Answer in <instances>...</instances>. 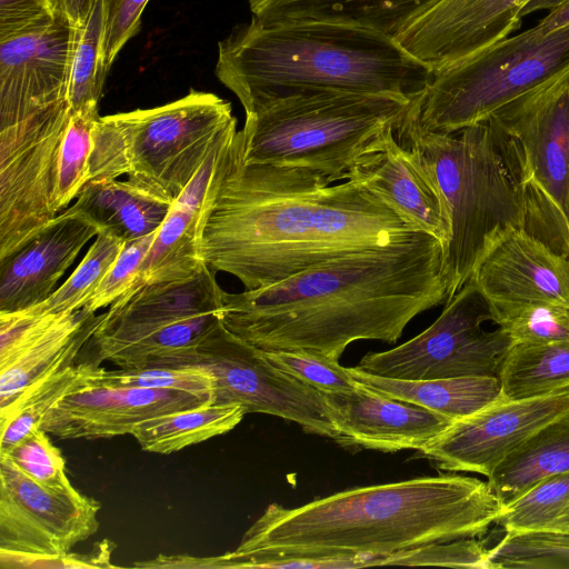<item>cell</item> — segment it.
Instances as JSON below:
<instances>
[{"label":"cell","instance_id":"6da1fadb","mask_svg":"<svg viewBox=\"0 0 569 569\" xmlns=\"http://www.w3.org/2000/svg\"><path fill=\"white\" fill-rule=\"evenodd\" d=\"M412 231L356 181L330 183L300 169L246 163L236 134L209 206L199 257L253 290Z\"/></svg>","mask_w":569,"mask_h":569},{"label":"cell","instance_id":"7a4b0ae2","mask_svg":"<svg viewBox=\"0 0 569 569\" xmlns=\"http://www.w3.org/2000/svg\"><path fill=\"white\" fill-rule=\"evenodd\" d=\"M446 300L442 243L412 231L268 287L224 291L222 322L261 350H303L339 361L357 340L397 342L413 318Z\"/></svg>","mask_w":569,"mask_h":569},{"label":"cell","instance_id":"3957f363","mask_svg":"<svg viewBox=\"0 0 569 569\" xmlns=\"http://www.w3.org/2000/svg\"><path fill=\"white\" fill-rule=\"evenodd\" d=\"M503 507L487 481L456 473L358 487L295 508L269 505L236 551L391 555L478 538Z\"/></svg>","mask_w":569,"mask_h":569},{"label":"cell","instance_id":"277c9868","mask_svg":"<svg viewBox=\"0 0 569 569\" xmlns=\"http://www.w3.org/2000/svg\"><path fill=\"white\" fill-rule=\"evenodd\" d=\"M433 71L393 37L352 24L297 20L237 24L218 43L214 74L246 114L279 99L325 92L416 101Z\"/></svg>","mask_w":569,"mask_h":569},{"label":"cell","instance_id":"5b68a950","mask_svg":"<svg viewBox=\"0 0 569 569\" xmlns=\"http://www.w3.org/2000/svg\"><path fill=\"white\" fill-rule=\"evenodd\" d=\"M419 102L398 134L427 168L448 209L443 273L449 300L470 280L497 232L523 229V200L511 157L491 120L453 133L423 131L416 118Z\"/></svg>","mask_w":569,"mask_h":569},{"label":"cell","instance_id":"8992f818","mask_svg":"<svg viewBox=\"0 0 569 569\" xmlns=\"http://www.w3.org/2000/svg\"><path fill=\"white\" fill-rule=\"evenodd\" d=\"M419 100L348 92L279 99L246 114L238 149L246 163L346 181L357 160L387 129L400 127Z\"/></svg>","mask_w":569,"mask_h":569},{"label":"cell","instance_id":"52a82bcc","mask_svg":"<svg viewBox=\"0 0 569 569\" xmlns=\"http://www.w3.org/2000/svg\"><path fill=\"white\" fill-rule=\"evenodd\" d=\"M234 126L227 100L193 89L160 107L100 116L92 129L87 182L127 176L173 202Z\"/></svg>","mask_w":569,"mask_h":569},{"label":"cell","instance_id":"ba28073f","mask_svg":"<svg viewBox=\"0 0 569 569\" xmlns=\"http://www.w3.org/2000/svg\"><path fill=\"white\" fill-rule=\"evenodd\" d=\"M569 73V24L535 26L433 71L418 109L423 131L453 133Z\"/></svg>","mask_w":569,"mask_h":569},{"label":"cell","instance_id":"9c48e42d","mask_svg":"<svg viewBox=\"0 0 569 569\" xmlns=\"http://www.w3.org/2000/svg\"><path fill=\"white\" fill-rule=\"evenodd\" d=\"M223 293L204 264L179 280L142 284L103 312L82 358L142 368L198 341L222 320Z\"/></svg>","mask_w":569,"mask_h":569},{"label":"cell","instance_id":"30bf717a","mask_svg":"<svg viewBox=\"0 0 569 569\" xmlns=\"http://www.w3.org/2000/svg\"><path fill=\"white\" fill-rule=\"evenodd\" d=\"M489 120L498 129L518 174L523 229L565 256L569 219V73L510 102Z\"/></svg>","mask_w":569,"mask_h":569},{"label":"cell","instance_id":"8fae6325","mask_svg":"<svg viewBox=\"0 0 569 569\" xmlns=\"http://www.w3.org/2000/svg\"><path fill=\"white\" fill-rule=\"evenodd\" d=\"M196 367L213 378V403L238 405L246 413H268L305 432L343 445L322 392L272 363L264 351L218 322L198 341L148 367Z\"/></svg>","mask_w":569,"mask_h":569},{"label":"cell","instance_id":"7c38bea8","mask_svg":"<svg viewBox=\"0 0 569 569\" xmlns=\"http://www.w3.org/2000/svg\"><path fill=\"white\" fill-rule=\"evenodd\" d=\"M491 320L489 301L469 280L425 331L396 348L367 353L355 368L403 380L498 377L515 339L500 327L485 330Z\"/></svg>","mask_w":569,"mask_h":569},{"label":"cell","instance_id":"4fadbf2b","mask_svg":"<svg viewBox=\"0 0 569 569\" xmlns=\"http://www.w3.org/2000/svg\"><path fill=\"white\" fill-rule=\"evenodd\" d=\"M101 505L73 486L53 490L0 456V551L66 555L93 536Z\"/></svg>","mask_w":569,"mask_h":569},{"label":"cell","instance_id":"5bb4252c","mask_svg":"<svg viewBox=\"0 0 569 569\" xmlns=\"http://www.w3.org/2000/svg\"><path fill=\"white\" fill-rule=\"evenodd\" d=\"M568 410L569 388L528 399L501 397L452 422L418 451L439 470L473 472L488 478L509 455Z\"/></svg>","mask_w":569,"mask_h":569},{"label":"cell","instance_id":"9a60e30c","mask_svg":"<svg viewBox=\"0 0 569 569\" xmlns=\"http://www.w3.org/2000/svg\"><path fill=\"white\" fill-rule=\"evenodd\" d=\"M97 372L90 385L54 403L40 428L59 439L112 438L132 435L149 419L213 403L212 393L104 385Z\"/></svg>","mask_w":569,"mask_h":569},{"label":"cell","instance_id":"2e32d148","mask_svg":"<svg viewBox=\"0 0 569 569\" xmlns=\"http://www.w3.org/2000/svg\"><path fill=\"white\" fill-rule=\"evenodd\" d=\"M470 280L490 305L569 303V259L518 227L490 239Z\"/></svg>","mask_w":569,"mask_h":569},{"label":"cell","instance_id":"e0dca14e","mask_svg":"<svg viewBox=\"0 0 569 569\" xmlns=\"http://www.w3.org/2000/svg\"><path fill=\"white\" fill-rule=\"evenodd\" d=\"M531 0H440L395 39L432 71L452 64L520 27Z\"/></svg>","mask_w":569,"mask_h":569},{"label":"cell","instance_id":"ac0fdd59","mask_svg":"<svg viewBox=\"0 0 569 569\" xmlns=\"http://www.w3.org/2000/svg\"><path fill=\"white\" fill-rule=\"evenodd\" d=\"M401 127V126H400ZM397 128L387 129L357 160L347 180L356 181L417 231L450 239V219L439 188Z\"/></svg>","mask_w":569,"mask_h":569},{"label":"cell","instance_id":"d6986e66","mask_svg":"<svg viewBox=\"0 0 569 569\" xmlns=\"http://www.w3.org/2000/svg\"><path fill=\"white\" fill-rule=\"evenodd\" d=\"M76 27L51 20L0 41V113L69 98Z\"/></svg>","mask_w":569,"mask_h":569},{"label":"cell","instance_id":"ffe728a7","mask_svg":"<svg viewBox=\"0 0 569 569\" xmlns=\"http://www.w3.org/2000/svg\"><path fill=\"white\" fill-rule=\"evenodd\" d=\"M99 231L91 219L71 206L26 244L0 259V312L21 311L48 299Z\"/></svg>","mask_w":569,"mask_h":569},{"label":"cell","instance_id":"44dd1931","mask_svg":"<svg viewBox=\"0 0 569 569\" xmlns=\"http://www.w3.org/2000/svg\"><path fill=\"white\" fill-rule=\"evenodd\" d=\"M237 132L234 126L219 139L194 178L172 202L128 291L142 284L188 278L206 264L199 257L200 237L224 156Z\"/></svg>","mask_w":569,"mask_h":569},{"label":"cell","instance_id":"7402d4cb","mask_svg":"<svg viewBox=\"0 0 569 569\" xmlns=\"http://www.w3.org/2000/svg\"><path fill=\"white\" fill-rule=\"evenodd\" d=\"M343 443L395 452L420 450L453 422L422 406L376 393L362 386L323 393Z\"/></svg>","mask_w":569,"mask_h":569},{"label":"cell","instance_id":"603a6c76","mask_svg":"<svg viewBox=\"0 0 569 569\" xmlns=\"http://www.w3.org/2000/svg\"><path fill=\"white\" fill-rule=\"evenodd\" d=\"M102 316L86 307L50 315L33 337L0 366V406L43 377L78 362Z\"/></svg>","mask_w":569,"mask_h":569},{"label":"cell","instance_id":"cb8c5ba5","mask_svg":"<svg viewBox=\"0 0 569 569\" xmlns=\"http://www.w3.org/2000/svg\"><path fill=\"white\" fill-rule=\"evenodd\" d=\"M260 22L315 20L352 24L396 37L440 0H247Z\"/></svg>","mask_w":569,"mask_h":569},{"label":"cell","instance_id":"d4e9b609","mask_svg":"<svg viewBox=\"0 0 569 569\" xmlns=\"http://www.w3.org/2000/svg\"><path fill=\"white\" fill-rule=\"evenodd\" d=\"M171 204L129 179H99L82 187L72 207L127 242L156 232Z\"/></svg>","mask_w":569,"mask_h":569},{"label":"cell","instance_id":"484cf974","mask_svg":"<svg viewBox=\"0 0 569 569\" xmlns=\"http://www.w3.org/2000/svg\"><path fill=\"white\" fill-rule=\"evenodd\" d=\"M350 372L356 382L376 393L422 406L453 422L501 398V385L496 376L403 380L367 373L355 367Z\"/></svg>","mask_w":569,"mask_h":569},{"label":"cell","instance_id":"4316f807","mask_svg":"<svg viewBox=\"0 0 569 569\" xmlns=\"http://www.w3.org/2000/svg\"><path fill=\"white\" fill-rule=\"evenodd\" d=\"M563 472H569V410L509 455L487 482L506 505L539 480Z\"/></svg>","mask_w":569,"mask_h":569},{"label":"cell","instance_id":"83f0119b","mask_svg":"<svg viewBox=\"0 0 569 569\" xmlns=\"http://www.w3.org/2000/svg\"><path fill=\"white\" fill-rule=\"evenodd\" d=\"M100 367L81 359L43 377L0 406V455L9 452L31 431L40 428L46 413L61 398L90 385Z\"/></svg>","mask_w":569,"mask_h":569},{"label":"cell","instance_id":"f1b7e54d","mask_svg":"<svg viewBox=\"0 0 569 569\" xmlns=\"http://www.w3.org/2000/svg\"><path fill=\"white\" fill-rule=\"evenodd\" d=\"M246 412L238 405H206L140 423L132 437L144 451L168 455L236 428Z\"/></svg>","mask_w":569,"mask_h":569},{"label":"cell","instance_id":"f546056e","mask_svg":"<svg viewBox=\"0 0 569 569\" xmlns=\"http://www.w3.org/2000/svg\"><path fill=\"white\" fill-rule=\"evenodd\" d=\"M498 378L501 397L528 399L569 388V346L515 341Z\"/></svg>","mask_w":569,"mask_h":569},{"label":"cell","instance_id":"4dcf8cb0","mask_svg":"<svg viewBox=\"0 0 569 569\" xmlns=\"http://www.w3.org/2000/svg\"><path fill=\"white\" fill-rule=\"evenodd\" d=\"M503 531L569 535V472L548 476L505 505L495 523Z\"/></svg>","mask_w":569,"mask_h":569},{"label":"cell","instance_id":"1f68e13d","mask_svg":"<svg viewBox=\"0 0 569 569\" xmlns=\"http://www.w3.org/2000/svg\"><path fill=\"white\" fill-rule=\"evenodd\" d=\"M106 0H96L87 19L76 27L69 81V101L73 111L99 103L108 69L103 58Z\"/></svg>","mask_w":569,"mask_h":569},{"label":"cell","instance_id":"d6a6232c","mask_svg":"<svg viewBox=\"0 0 569 569\" xmlns=\"http://www.w3.org/2000/svg\"><path fill=\"white\" fill-rule=\"evenodd\" d=\"M124 241L100 230L70 277L43 302L32 307L42 313L59 315L83 308L120 253Z\"/></svg>","mask_w":569,"mask_h":569},{"label":"cell","instance_id":"836d02e7","mask_svg":"<svg viewBox=\"0 0 569 569\" xmlns=\"http://www.w3.org/2000/svg\"><path fill=\"white\" fill-rule=\"evenodd\" d=\"M100 118L98 103L73 111L58 159L54 209L58 213L76 200L87 183L92 149V129Z\"/></svg>","mask_w":569,"mask_h":569},{"label":"cell","instance_id":"e575fe53","mask_svg":"<svg viewBox=\"0 0 569 569\" xmlns=\"http://www.w3.org/2000/svg\"><path fill=\"white\" fill-rule=\"evenodd\" d=\"M503 532L501 539L488 547L495 569H569V535L552 531Z\"/></svg>","mask_w":569,"mask_h":569},{"label":"cell","instance_id":"d590c367","mask_svg":"<svg viewBox=\"0 0 569 569\" xmlns=\"http://www.w3.org/2000/svg\"><path fill=\"white\" fill-rule=\"evenodd\" d=\"M490 307L491 321L506 330L515 341L569 346V303Z\"/></svg>","mask_w":569,"mask_h":569},{"label":"cell","instance_id":"8d00e7d4","mask_svg":"<svg viewBox=\"0 0 569 569\" xmlns=\"http://www.w3.org/2000/svg\"><path fill=\"white\" fill-rule=\"evenodd\" d=\"M96 380L110 386L170 389L192 393H212L213 378L196 367H142L107 370L100 368Z\"/></svg>","mask_w":569,"mask_h":569},{"label":"cell","instance_id":"74e56055","mask_svg":"<svg viewBox=\"0 0 569 569\" xmlns=\"http://www.w3.org/2000/svg\"><path fill=\"white\" fill-rule=\"evenodd\" d=\"M263 351L277 367L322 393L346 392L359 386L350 368L326 356L303 350Z\"/></svg>","mask_w":569,"mask_h":569},{"label":"cell","instance_id":"f35d334b","mask_svg":"<svg viewBox=\"0 0 569 569\" xmlns=\"http://www.w3.org/2000/svg\"><path fill=\"white\" fill-rule=\"evenodd\" d=\"M8 457L24 475L36 482L53 490L72 486L66 469V460L41 428H37L17 443Z\"/></svg>","mask_w":569,"mask_h":569},{"label":"cell","instance_id":"ab89813d","mask_svg":"<svg viewBox=\"0 0 569 569\" xmlns=\"http://www.w3.org/2000/svg\"><path fill=\"white\" fill-rule=\"evenodd\" d=\"M154 233L124 242L117 259L84 306L86 308L97 312L112 305L132 287L148 256Z\"/></svg>","mask_w":569,"mask_h":569},{"label":"cell","instance_id":"60d3db41","mask_svg":"<svg viewBox=\"0 0 569 569\" xmlns=\"http://www.w3.org/2000/svg\"><path fill=\"white\" fill-rule=\"evenodd\" d=\"M149 0H106L103 58L109 70L124 44L141 28V14Z\"/></svg>","mask_w":569,"mask_h":569},{"label":"cell","instance_id":"b9f144b4","mask_svg":"<svg viewBox=\"0 0 569 569\" xmlns=\"http://www.w3.org/2000/svg\"><path fill=\"white\" fill-rule=\"evenodd\" d=\"M116 545L103 539L89 553L26 555L0 551L1 568H117L111 563Z\"/></svg>","mask_w":569,"mask_h":569},{"label":"cell","instance_id":"7bdbcfd3","mask_svg":"<svg viewBox=\"0 0 569 569\" xmlns=\"http://www.w3.org/2000/svg\"><path fill=\"white\" fill-rule=\"evenodd\" d=\"M54 13L51 0H0V41L51 20Z\"/></svg>","mask_w":569,"mask_h":569},{"label":"cell","instance_id":"ee69618b","mask_svg":"<svg viewBox=\"0 0 569 569\" xmlns=\"http://www.w3.org/2000/svg\"><path fill=\"white\" fill-rule=\"evenodd\" d=\"M548 9L550 12L536 26L545 31L569 24V0H531L522 11V17L530 12Z\"/></svg>","mask_w":569,"mask_h":569},{"label":"cell","instance_id":"f6af8a7d","mask_svg":"<svg viewBox=\"0 0 569 569\" xmlns=\"http://www.w3.org/2000/svg\"><path fill=\"white\" fill-rule=\"evenodd\" d=\"M96 0H53L54 9L61 11L72 23L79 27L87 19Z\"/></svg>","mask_w":569,"mask_h":569},{"label":"cell","instance_id":"bcb514c9","mask_svg":"<svg viewBox=\"0 0 569 569\" xmlns=\"http://www.w3.org/2000/svg\"><path fill=\"white\" fill-rule=\"evenodd\" d=\"M565 256L569 259V219H568V238Z\"/></svg>","mask_w":569,"mask_h":569},{"label":"cell","instance_id":"7dc6e473","mask_svg":"<svg viewBox=\"0 0 569 569\" xmlns=\"http://www.w3.org/2000/svg\"><path fill=\"white\" fill-rule=\"evenodd\" d=\"M51 1H52L53 7H54L53 0H51ZM54 10H56V9H54Z\"/></svg>","mask_w":569,"mask_h":569}]
</instances>
